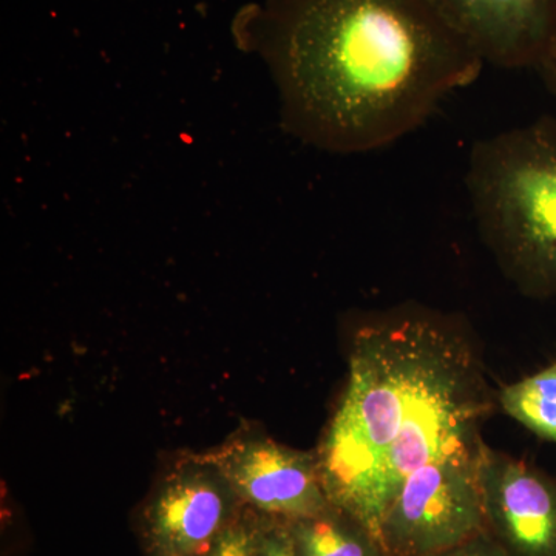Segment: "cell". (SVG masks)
<instances>
[{
  "mask_svg": "<svg viewBox=\"0 0 556 556\" xmlns=\"http://www.w3.org/2000/svg\"><path fill=\"white\" fill-rule=\"evenodd\" d=\"M492 408L478 358L452 321L412 308L361 325L316 453L329 503L378 543L412 475L481 455L479 430Z\"/></svg>",
  "mask_w": 556,
  "mask_h": 556,
  "instance_id": "7a4b0ae2",
  "label": "cell"
},
{
  "mask_svg": "<svg viewBox=\"0 0 556 556\" xmlns=\"http://www.w3.org/2000/svg\"><path fill=\"white\" fill-rule=\"evenodd\" d=\"M484 64L540 72L556 53V0H430Z\"/></svg>",
  "mask_w": 556,
  "mask_h": 556,
  "instance_id": "52a82bcc",
  "label": "cell"
},
{
  "mask_svg": "<svg viewBox=\"0 0 556 556\" xmlns=\"http://www.w3.org/2000/svg\"><path fill=\"white\" fill-rule=\"evenodd\" d=\"M255 556H299L287 522L262 517Z\"/></svg>",
  "mask_w": 556,
  "mask_h": 556,
  "instance_id": "7c38bea8",
  "label": "cell"
},
{
  "mask_svg": "<svg viewBox=\"0 0 556 556\" xmlns=\"http://www.w3.org/2000/svg\"><path fill=\"white\" fill-rule=\"evenodd\" d=\"M500 401L508 416L556 444V362L504 388Z\"/></svg>",
  "mask_w": 556,
  "mask_h": 556,
  "instance_id": "30bf717a",
  "label": "cell"
},
{
  "mask_svg": "<svg viewBox=\"0 0 556 556\" xmlns=\"http://www.w3.org/2000/svg\"><path fill=\"white\" fill-rule=\"evenodd\" d=\"M222 471L203 453H181L160 475L139 511L144 556H207L243 511Z\"/></svg>",
  "mask_w": 556,
  "mask_h": 556,
  "instance_id": "5b68a950",
  "label": "cell"
},
{
  "mask_svg": "<svg viewBox=\"0 0 556 556\" xmlns=\"http://www.w3.org/2000/svg\"><path fill=\"white\" fill-rule=\"evenodd\" d=\"M466 185L507 276L527 295L556 300V115L475 142Z\"/></svg>",
  "mask_w": 556,
  "mask_h": 556,
  "instance_id": "3957f363",
  "label": "cell"
},
{
  "mask_svg": "<svg viewBox=\"0 0 556 556\" xmlns=\"http://www.w3.org/2000/svg\"><path fill=\"white\" fill-rule=\"evenodd\" d=\"M263 50L287 129L338 153L407 137L484 67L430 0H274Z\"/></svg>",
  "mask_w": 556,
  "mask_h": 556,
  "instance_id": "6da1fadb",
  "label": "cell"
},
{
  "mask_svg": "<svg viewBox=\"0 0 556 556\" xmlns=\"http://www.w3.org/2000/svg\"><path fill=\"white\" fill-rule=\"evenodd\" d=\"M260 522L262 517L244 507L236 521L219 535L207 556H255Z\"/></svg>",
  "mask_w": 556,
  "mask_h": 556,
  "instance_id": "8fae6325",
  "label": "cell"
},
{
  "mask_svg": "<svg viewBox=\"0 0 556 556\" xmlns=\"http://www.w3.org/2000/svg\"><path fill=\"white\" fill-rule=\"evenodd\" d=\"M287 525L299 556H378V543L336 508Z\"/></svg>",
  "mask_w": 556,
  "mask_h": 556,
  "instance_id": "9c48e42d",
  "label": "cell"
},
{
  "mask_svg": "<svg viewBox=\"0 0 556 556\" xmlns=\"http://www.w3.org/2000/svg\"><path fill=\"white\" fill-rule=\"evenodd\" d=\"M541 76H543L544 83L548 87V90L555 94L556 98V53L551 60L547 61V64L544 65L543 68L540 70Z\"/></svg>",
  "mask_w": 556,
  "mask_h": 556,
  "instance_id": "4fadbf2b",
  "label": "cell"
},
{
  "mask_svg": "<svg viewBox=\"0 0 556 556\" xmlns=\"http://www.w3.org/2000/svg\"><path fill=\"white\" fill-rule=\"evenodd\" d=\"M484 450L412 475L383 519L380 551L391 556H434L477 536L486 519L481 484Z\"/></svg>",
  "mask_w": 556,
  "mask_h": 556,
  "instance_id": "277c9868",
  "label": "cell"
},
{
  "mask_svg": "<svg viewBox=\"0 0 556 556\" xmlns=\"http://www.w3.org/2000/svg\"><path fill=\"white\" fill-rule=\"evenodd\" d=\"M434 556H501L497 554H492V552H485V551H448L445 552V554H439Z\"/></svg>",
  "mask_w": 556,
  "mask_h": 556,
  "instance_id": "5bb4252c",
  "label": "cell"
},
{
  "mask_svg": "<svg viewBox=\"0 0 556 556\" xmlns=\"http://www.w3.org/2000/svg\"><path fill=\"white\" fill-rule=\"evenodd\" d=\"M241 504L260 517L294 522L331 511L316 453L278 444L254 428H241L204 452Z\"/></svg>",
  "mask_w": 556,
  "mask_h": 556,
  "instance_id": "8992f818",
  "label": "cell"
},
{
  "mask_svg": "<svg viewBox=\"0 0 556 556\" xmlns=\"http://www.w3.org/2000/svg\"><path fill=\"white\" fill-rule=\"evenodd\" d=\"M481 484L486 518L521 556H556V481L485 447Z\"/></svg>",
  "mask_w": 556,
  "mask_h": 556,
  "instance_id": "ba28073f",
  "label": "cell"
}]
</instances>
